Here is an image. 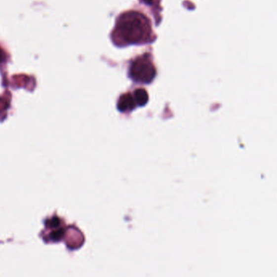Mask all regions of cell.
Segmentation results:
<instances>
[{"label":"cell","instance_id":"1","mask_svg":"<svg viewBox=\"0 0 277 277\" xmlns=\"http://www.w3.org/2000/svg\"><path fill=\"white\" fill-rule=\"evenodd\" d=\"M149 19L137 11H129L118 17L113 32V39L118 46L142 44L151 39Z\"/></svg>","mask_w":277,"mask_h":277},{"label":"cell","instance_id":"2","mask_svg":"<svg viewBox=\"0 0 277 277\" xmlns=\"http://www.w3.org/2000/svg\"><path fill=\"white\" fill-rule=\"evenodd\" d=\"M156 69L149 54L138 56L131 63L128 77L135 82L149 84L156 78Z\"/></svg>","mask_w":277,"mask_h":277},{"label":"cell","instance_id":"3","mask_svg":"<svg viewBox=\"0 0 277 277\" xmlns=\"http://www.w3.org/2000/svg\"><path fill=\"white\" fill-rule=\"evenodd\" d=\"M138 106L136 104L135 100L133 98V94L131 93H125L119 96L118 102H117V109L119 113L124 114H128L135 110Z\"/></svg>","mask_w":277,"mask_h":277},{"label":"cell","instance_id":"4","mask_svg":"<svg viewBox=\"0 0 277 277\" xmlns=\"http://www.w3.org/2000/svg\"><path fill=\"white\" fill-rule=\"evenodd\" d=\"M133 98L138 107H144L149 101V95L147 90L142 88L137 89L133 92Z\"/></svg>","mask_w":277,"mask_h":277},{"label":"cell","instance_id":"5","mask_svg":"<svg viewBox=\"0 0 277 277\" xmlns=\"http://www.w3.org/2000/svg\"><path fill=\"white\" fill-rule=\"evenodd\" d=\"M64 235H65V229L64 228L58 227V228L53 229V231L49 234V239L54 242H57V241L62 240Z\"/></svg>","mask_w":277,"mask_h":277},{"label":"cell","instance_id":"6","mask_svg":"<svg viewBox=\"0 0 277 277\" xmlns=\"http://www.w3.org/2000/svg\"><path fill=\"white\" fill-rule=\"evenodd\" d=\"M60 222L61 221H60V218L55 216V217L51 218L50 220H46V226L47 228H50V229H55V228L60 227Z\"/></svg>","mask_w":277,"mask_h":277},{"label":"cell","instance_id":"7","mask_svg":"<svg viewBox=\"0 0 277 277\" xmlns=\"http://www.w3.org/2000/svg\"><path fill=\"white\" fill-rule=\"evenodd\" d=\"M6 58H7V55L5 54L4 50H2V48H0V64H2L6 60Z\"/></svg>","mask_w":277,"mask_h":277},{"label":"cell","instance_id":"8","mask_svg":"<svg viewBox=\"0 0 277 277\" xmlns=\"http://www.w3.org/2000/svg\"><path fill=\"white\" fill-rule=\"evenodd\" d=\"M141 1L146 3V4L153 5L156 3V1H157V0H141Z\"/></svg>","mask_w":277,"mask_h":277}]
</instances>
